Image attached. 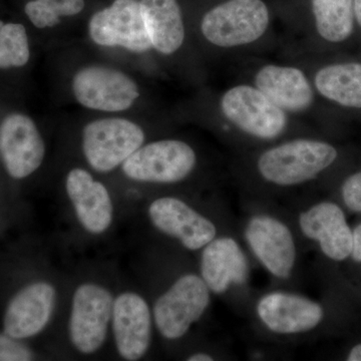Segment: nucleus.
Listing matches in <instances>:
<instances>
[{
    "mask_svg": "<svg viewBox=\"0 0 361 361\" xmlns=\"http://www.w3.org/2000/svg\"><path fill=\"white\" fill-rule=\"evenodd\" d=\"M338 149L319 140L298 139L265 151L257 161L259 174L271 184L292 187L315 179L338 159Z\"/></svg>",
    "mask_w": 361,
    "mask_h": 361,
    "instance_id": "f257e3e1",
    "label": "nucleus"
},
{
    "mask_svg": "<svg viewBox=\"0 0 361 361\" xmlns=\"http://www.w3.org/2000/svg\"><path fill=\"white\" fill-rule=\"evenodd\" d=\"M269 20V11L262 0H229L204 16L201 30L210 44L228 49L260 39Z\"/></svg>",
    "mask_w": 361,
    "mask_h": 361,
    "instance_id": "f03ea898",
    "label": "nucleus"
},
{
    "mask_svg": "<svg viewBox=\"0 0 361 361\" xmlns=\"http://www.w3.org/2000/svg\"><path fill=\"white\" fill-rule=\"evenodd\" d=\"M144 130L123 118H103L85 125L82 151L90 167L99 173L115 170L144 145Z\"/></svg>",
    "mask_w": 361,
    "mask_h": 361,
    "instance_id": "7ed1b4c3",
    "label": "nucleus"
},
{
    "mask_svg": "<svg viewBox=\"0 0 361 361\" xmlns=\"http://www.w3.org/2000/svg\"><path fill=\"white\" fill-rule=\"evenodd\" d=\"M210 289L201 276L185 274L176 280L154 306V319L161 336L177 341L205 314L211 302Z\"/></svg>",
    "mask_w": 361,
    "mask_h": 361,
    "instance_id": "20e7f679",
    "label": "nucleus"
},
{
    "mask_svg": "<svg viewBox=\"0 0 361 361\" xmlns=\"http://www.w3.org/2000/svg\"><path fill=\"white\" fill-rule=\"evenodd\" d=\"M197 163L194 149L179 140H160L137 149L122 165L123 174L137 182L173 184L186 179Z\"/></svg>",
    "mask_w": 361,
    "mask_h": 361,
    "instance_id": "39448f33",
    "label": "nucleus"
},
{
    "mask_svg": "<svg viewBox=\"0 0 361 361\" xmlns=\"http://www.w3.org/2000/svg\"><path fill=\"white\" fill-rule=\"evenodd\" d=\"M73 94L89 110L121 113L132 108L140 97L137 82L129 75L106 66H89L73 75Z\"/></svg>",
    "mask_w": 361,
    "mask_h": 361,
    "instance_id": "423d86ee",
    "label": "nucleus"
},
{
    "mask_svg": "<svg viewBox=\"0 0 361 361\" xmlns=\"http://www.w3.org/2000/svg\"><path fill=\"white\" fill-rule=\"evenodd\" d=\"M221 111L235 127L257 139H276L286 129L285 111L251 85L228 90L221 99Z\"/></svg>",
    "mask_w": 361,
    "mask_h": 361,
    "instance_id": "0eeeda50",
    "label": "nucleus"
},
{
    "mask_svg": "<svg viewBox=\"0 0 361 361\" xmlns=\"http://www.w3.org/2000/svg\"><path fill=\"white\" fill-rule=\"evenodd\" d=\"M114 299L110 291L94 283L80 285L71 305L70 338L80 353L92 355L103 345L113 316Z\"/></svg>",
    "mask_w": 361,
    "mask_h": 361,
    "instance_id": "6e6552de",
    "label": "nucleus"
},
{
    "mask_svg": "<svg viewBox=\"0 0 361 361\" xmlns=\"http://www.w3.org/2000/svg\"><path fill=\"white\" fill-rule=\"evenodd\" d=\"M89 35L94 44L120 47L142 54L152 49L140 0H115L113 4L92 16Z\"/></svg>",
    "mask_w": 361,
    "mask_h": 361,
    "instance_id": "1a4fd4ad",
    "label": "nucleus"
},
{
    "mask_svg": "<svg viewBox=\"0 0 361 361\" xmlns=\"http://www.w3.org/2000/svg\"><path fill=\"white\" fill-rule=\"evenodd\" d=\"M249 248L272 276L287 279L296 264L295 240L281 220L258 214L249 219L244 230Z\"/></svg>",
    "mask_w": 361,
    "mask_h": 361,
    "instance_id": "9d476101",
    "label": "nucleus"
},
{
    "mask_svg": "<svg viewBox=\"0 0 361 361\" xmlns=\"http://www.w3.org/2000/svg\"><path fill=\"white\" fill-rule=\"evenodd\" d=\"M0 155L7 173L14 179H25L42 166L45 145L32 118L14 113L2 121Z\"/></svg>",
    "mask_w": 361,
    "mask_h": 361,
    "instance_id": "9b49d317",
    "label": "nucleus"
},
{
    "mask_svg": "<svg viewBox=\"0 0 361 361\" xmlns=\"http://www.w3.org/2000/svg\"><path fill=\"white\" fill-rule=\"evenodd\" d=\"M256 313L266 329L281 336L311 331L324 319L322 304L286 291H272L261 297Z\"/></svg>",
    "mask_w": 361,
    "mask_h": 361,
    "instance_id": "f8f14e48",
    "label": "nucleus"
},
{
    "mask_svg": "<svg viewBox=\"0 0 361 361\" xmlns=\"http://www.w3.org/2000/svg\"><path fill=\"white\" fill-rule=\"evenodd\" d=\"M149 217L159 231L177 239L190 251L203 249L217 236L212 221L175 197L154 201L149 207Z\"/></svg>",
    "mask_w": 361,
    "mask_h": 361,
    "instance_id": "ddd939ff",
    "label": "nucleus"
},
{
    "mask_svg": "<svg viewBox=\"0 0 361 361\" xmlns=\"http://www.w3.org/2000/svg\"><path fill=\"white\" fill-rule=\"evenodd\" d=\"M298 224L304 236L317 243L330 260L342 262L350 257L353 229L334 202L322 201L306 209L299 215Z\"/></svg>",
    "mask_w": 361,
    "mask_h": 361,
    "instance_id": "4468645a",
    "label": "nucleus"
},
{
    "mask_svg": "<svg viewBox=\"0 0 361 361\" xmlns=\"http://www.w3.org/2000/svg\"><path fill=\"white\" fill-rule=\"evenodd\" d=\"M111 320L120 355L126 360H141L152 339L151 310L147 301L134 292L121 294L114 300Z\"/></svg>",
    "mask_w": 361,
    "mask_h": 361,
    "instance_id": "2eb2a0df",
    "label": "nucleus"
},
{
    "mask_svg": "<svg viewBox=\"0 0 361 361\" xmlns=\"http://www.w3.org/2000/svg\"><path fill=\"white\" fill-rule=\"evenodd\" d=\"M202 279L212 293L223 294L233 285H243L250 276V266L238 242L229 236L216 237L202 251Z\"/></svg>",
    "mask_w": 361,
    "mask_h": 361,
    "instance_id": "dca6fc26",
    "label": "nucleus"
},
{
    "mask_svg": "<svg viewBox=\"0 0 361 361\" xmlns=\"http://www.w3.org/2000/svg\"><path fill=\"white\" fill-rule=\"evenodd\" d=\"M56 299V291L51 284L28 285L9 303L4 316V332L16 339L37 336L51 319Z\"/></svg>",
    "mask_w": 361,
    "mask_h": 361,
    "instance_id": "f3484780",
    "label": "nucleus"
},
{
    "mask_svg": "<svg viewBox=\"0 0 361 361\" xmlns=\"http://www.w3.org/2000/svg\"><path fill=\"white\" fill-rule=\"evenodd\" d=\"M66 189L82 227L102 234L113 222V202L108 189L84 169L75 168L66 176Z\"/></svg>",
    "mask_w": 361,
    "mask_h": 361,
    "instance_id": "a211bd4d",
    "label": "nucleus"
},
{
    "mask_svg": "<svg viewBox=\"0 0 361 361\" xmlns=\"http://www.w3.org/2000/svg\"><path fill=\"white\" fill-rule=\"evenodd\" d=\"M255 85L284 111L299 113L314 103L312 85L305 73L294 66H263L256 73Z\"/></svg>",
    "mask_w": 361,
    "mask_h": 361,
    "instance_id": "6ab92c4d",
    "label": "nucleus"
},
{
    "mask_svg": "<svg viewBox=\"0 0 361 361\" xmlns=\"http://www.w3.org/2000/svg\"><path fill=\"white\" fill-rule=\"evenodd\" d=\"M152 47L165 56L184 44L185 26L177 0H140Z\"/></svg>",
    "mask_w": 361,
    "mask_h": 361,
    "instance_id": "aec40b11",
    "label": "nucleus"
},
{
    "mask_svg": "<svg viewBox=\"0 0 361 361\" xmlns=\"http://www.w3.org/2000/svg\"><path fill=\"white\" fill-rule=\"evenodd\" d=\"M314 87L327 101L348 110L361 111V61L322 66L316 73Z\"/></svg>",
    "mask_w": 361,
    "mask_h": 361,
    "instance_id": "412c9836",
    "label": "nucleus"
},
{
    "mask_svg": "<svg viewBox=\"0 0 361 361\" xmlns=\"http://www.w3.org/2000/svg\"><path fill=\"white\" fill-rule=\"evenodd\" d=\"M312 13L316 30L324 42L341 44L355 35L353 0H312Z\"/></svg>",
    "mask_w": 361,
    "mask_h": 361,
    "instance_id": "4be33fe9",
    "label": "nucleus"
},
{
    "mask_svg": "<svg viewBox=\"0 0 361 361\" xmlns=\"http://www.w3.org/2000/svg\"><path fill=\"white\" fill-rule=\"evenodd\" d=\"M85 0H32L25 7L28 20L35 27H54L63 16H73L82 13Z\"/></svg>",
    "mask_w": 361,
    "mask_h": 361,
    "instance_id": "5701e85b",
    "label": "nucleus"
},
{
    "mask_svg": "<svg viewBox=\"0 0 361 361\" xmlns=\"http://www.w3.org/2000/svg\"><path fill=\"white\" fill-rule=\"evenodd\" d=\"M30 59V40L25 26L0 21V68H21Z\"/></svg>",
    "mask_w": 361,
    "mask_h": 361,
    "instance_id": "b1692460",
    "label": "nucleus"
},
{
    "mask_svg": "<svg viewBox=\"0 0 361 361\" xmlns=\"http://www.w3.org/2000/svg\"><path fill=\"white\" fill-rule=\"evenodd\" d=\"M341 197L344 205L351 212L361 213V171L345 178L341 185Z\"/></svg>",
    "mask_w": 361,
    "mask_h": 361,
    "instance_id": "393cba45",
    "label": "nucleus"
},
{
    "mask_svg": "<svg viewBox=\"0 0 361 361\" xmlns=\"http://www.w3.org/2000/svg\"><path fill=\"white\" fill-rule=\"evenodd\" d=\"M20 339L0 334V361H27L32 360V353Z\"/></svg>",
    "mask_w": 361,
    "mask_h": 361,
    "instance_id": "a878e982",
    "label": "nucleus"
},
{
    "mask_svg": "<svg viewBox=\"0 0 361 361\" xmlns=\"http://www.w3.org/2000/svg\"><path fill=\"white\" fill-rule=\"evenodd\" d=\"M350 257L355 262L361 263V223L353 229V245Z\"/></svg>",
    "mask_w": 361,
    "mask_h": 361,
    "instance_id": "bb28decb",
    "label": "nucleus"
},
{
    "mask_svg": "<svg viewBox=\"0 0 361 361\" xmlns=\"http://www.w3.org/2000/svg\"><path fill=\"white\" fill-rule=\"evenodd\" d=\"M346 360L348 361H361V343L356 344L350 349L346 357Z\"/></svg>",
    "mask_w": 361,
    "mask_h": 361,
    "instance_id": "cd10ccee",
    "label": "nucleus"
},
{
    "mask_svg": "<svg viewBox=\"0 0 361 361\" xmlns=\"http://www.w3.org/2000/svg\"><path fill=\"white\" fill-rule=\"evenodd\" d=\"M188 361H212L214 360L213 356L208 355L205 353H197L194 355H190L187 358Z\"/></svg>",
    "mask_w": 361,
    "mask_h": 361,
    "instance_id": "c85d7f7f",
    "label": "nucleus"
},
{
    "mask_svg": "<svg viewBox=\"0 0 361 361\" xmlns=\"http://www.w3.org/2000/svg\"><path fill=\"white\" fill-rule=\"evenodd\" d=\"M356 25L361 30V0H353Z\"/></svg>",
    "mask_w": 361,
    "mask_h": 361,
    "instance_id": "c756f323",
    "label": "nucleus"
}]
</instances>
